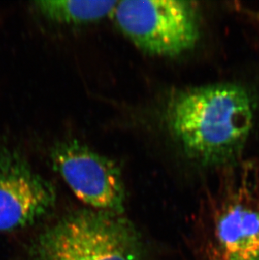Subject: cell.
Segmentation results:
<instances>
[{
    "label": "cell",
    "mask_w": 259,
    "mask_h": 260,
    "mask_svg": "<svg viewBox=\"0 0 259 260\" xmlns=\"http://www.w3.org/2000/svg\"><path fill=\"white\" fill-rule=\"evenodd\" d=\"M51 157L54 169L90 209L123 214L125 184L120 168L113 160L77 140L56 145Z\"/></svg>",
    "instance_id": "277c9868"
},
{
    "label": "cell",
    "mask_w": 259,
    "mask_h": 260,
    "mask_svg": "<svg viewBox=\"0 0 259 260\" xmlns=\"http://www.w3.org/2000/svg\"><path fill=\"white\" fill-rule=\"evenodd\" d=\"M31 260H145L146 248L123 214L93 209L65 216L40 233Z\"/></svg>",
    "instance_id": "7a4b0ae2"
},
{
    "label": "cell",
    "mask_w": 259,
    "mask_h": 260,
    "mask_svg": "<svg viewBox=\"0 0 259 260\" xmlns=\"http://www.w3.org/2000/svg\"><path fill=\"white\" fill-rule=\"evenodd\" d=\"M118 1L47 0L34 3L37 11L46 19L63 25L96 22L112 14Z\"/></svg>",
    "instance_id": "52a82bcc"
},
{
    "label": "cell",
    "mask_w": 259,
    "mask_h": 260,
    "mask_svg": "<svg viewBox=\"0 0 259 260\" xmlns=\"http://www.w3.org/2000/svg\"><path fill=\"white\" fill-rule=\"evenodd\" d=\"M244 164L242 184L219 215L216 236L224 260H259V208L251 199Z\"/></svg>",
    "instance_id": "8992f818"
},
{
    "label": "cell",
    "mask_w": 259,
    "mask_h": 260,
    "mask_svg": "<svg viewBox=\"0 0 259 260\" xmlns=\"http://www.w3.org/2000/svg\"><path fill=\"white\" fill-rule=\"evenodd\" d=\"M118 28L149 54L176 57L196 47L200 20L196 4L179 0H125L112 13Z\"/></svg>",
    "instance_id": "3957f363"
},
{
    "label": "cell",
    "mask_w": 259,
    "mask_h": 260,
    "mask_svg": "<svg viewBox=\"0 0 259 260\" xmlns=\"http://www.w3.org/2000/svg\"><path fill=\"white\" fill-rule=\"evenodd\" d=\"M55 202L53 186L19 151L0 150V233L37 222L53 208Z\"/></svg>",
    "instance_id": "5b68a950"
},
{
    "label": "cell",
    "mask_w": 259,
    "mask_h": 260,
    "mask_svg": "<svg viewBox=\"0 0 259 260\" xmlns=\"http://www.w3.org/2000/svg\"><path fill=\"white\" fill-rule=\"evenodd\" d=\"M250 93L233 84H210L174 94L165 121L188 159L202 166L236 164L252 130Z\"/></svg>",
    "instance_id": "6da1fadb"
}]
</instances>
